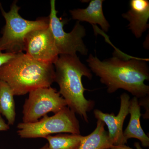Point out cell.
Instances as JSON below:
<instances>
[{"instance_id":"obj_11","label":"cell","mask_w":149,"mask_h":149,"mask_svg":"<svg viewBox=\"0 0 149 149\" xmlns=\"http://www.w3.org/2000/svg\"><path fill=\"white\" fill-rule=\"evenodd\" d=\"M104 1L103 0H92L86 8L70 10L72 18L78 21L89 22L95 26L99 24L104 31L108 32L110 25L103 11Z\"/></svg>"},{"instance_id":"obj_8","label":"cell","mask_w":149,"mask_h":149,"mask_svg":"<svg viewBox=\"0 0 149 149\" xmlns=\"http://www.w3.org/2000/svg\"><path fill=\"white\" fill-rule=\"evenodd\" d=\"M26 55L42 63L54 64L59 54L49 26L29 32L24 38Z\"/></svg>"},{"instance_id":"obj_9","label":"cell","mask_w":149,"mask_h":149,"mask_svg":"<svg viewBox=\"0 0 149 149\" xmlns=\"http://www.w3.org/2000/svg\"><path fill=\"white\" fill-rule=\"evenodd\" d=\"M130 97L126 93L120 96V107L119 112L116 116L113 113H105L96 109L94 114L97 120H101L108 129V136L113 146L125 145L128 141L123 136V125L125 118L129 114Z\"/></svg>"},{"instance_id":"obj_6","label":"cell","mask_w":149,"mask_h":149,"mask_svg":"<svg viewBox=\"0 0 149 149\" xmlns=\"http://www.w3.org/2000/svg\"><path fill=\"white\" fill-rule=\"evenodd\" d=\"M50 13L49 15V27L53 36L56 47L59 55L76 56L77 52L87 55L88 49L83 38L86 35L85 27L77 21L69 33L65 31V20H62L57 16L55 0L50 1Z\"/></svg>"},{"instance_id":"obj_10","label":"cell","mask_w":149,"mask_h":149,"mask_svg":"<svg viewBox=\"0 0 149 149\" xmlns=\"http://www.w3.org/2000/svg\"><path fill=\"white\" fill-rule=\"evenodd\" d=\"M130 6V10L122 16L129 22V29L136 38H139L149 28V2L148 0H131Z\"/></svg>"},{"instance_id":"obj_15","label":"cell","mask_w":149,"mask_h":149,"mask_svg":"<svg viewBox=\"0 0 149 149\" xmlns=\"http://www.w3.org/2000/svg\"><path fill=\"white\" fill-rule=\"evenodd\" d=\"M85 138L80 134H59L45 138L49 149H78Z\"/></svg>"},{"instance_id":"obj_3","label":"cell","mask_w":149,"mask_h":149,"mask_svg":"<svg viewBox=\"0 0 149 149\" xmlns=\"http://www.w3.org/2000/svg\"><path fill=\"white\" fill-rule=\"evenodd\" d=\"M0 80L9 85L14 96L23 95L37 88L51 87L54 82V67L19 53L0 67Z\"/></svg>"},{"instance_id":"obj_19","label":"cell","mask_w":149,"mask_h":149,"mask_svg":"<svg viewBox=\"0 0 149 149\" xmlns=\"http://www.w3.org/2000/svg\"><path fill=\"white\" fill-rule=\"evenodd\" d=\"M10 126L3 119L0 113V131H6L9 129Z\"/></svg>"},{"instance_id":"obj_7","label":"cell","mask_w":149,"mask_h":149,"mask_svg":"<svg viewBox=\"0 0 149 149\" xmlns=\"http://www.w3.org/2000/svg\"><path fill=\"white\" fill-rule=\"evenodd\" d=\"M29 93L22 110L24 123L36 122L49 113L55 114L67 106L59 93L51 87L37 88Z\"/></svg>"},{"instance_id":"obj_16","label":"cell","mask_w":149,"mask_h":149,"mask_svg":"<svg viewBox=\"0 0 149 149\" xmlns=\"http://www.w3.org/2000/svg\"><path fill=\"white\" fill-rule=\"evenodd\" d=\"M140 99V100H139V105L140 106L144 107V108L146 109V112L144 114V118L148 119L149 118V95L146 96Z\"/></svg>"},{"instance_id":"obj_14","label":"cell","mask_w":149,"mask_h":149,"mask_svg":"<svg viewBox=\"0 0 149 149\" xmlns=\"http://www.w3.org/2000/svg\"><path fill=\"white\" fill-rule=\"evenodd\" d=\"M12 90L6 82L0 80V113L6 117L9 125L15 122V102Z\"/></svg>"},{"instance_id":"obj_20","label":"cell","mask_w":149,"mask_h":149,"mask_svg":"<svg viewBox=\"0 0 149 149\" xmlns=\"http://www.w3.org/2000/svg\"><path fill=\"white\" fill-rule=\"evenodd\" d=\"M49 149V146H48V144H46L45 146H44L42 148H40V149Z\"/></svg>"},{"instance_id":"obj_12","label":"cell","mask_w":149,"mask_h":149,"mask_svg":"<svg viewBox=\"0 0 149 149\" xmlns=\"http://www.w3.org/2000/svg\"><path fill=\"white\" fill-rule=\"evenodd\" d=\"M130 119L125 130L123 136L126 140L131 139H138L141 141L143 146H149V138L145 133L141 124V106L139 105V99L134 97L130 100L129 107Z\"/></svg>"},{"instance_id":"obj_1","label":"cell","mask_w":149,"mask_h":149,"mask_svg":"<svg viewBox=\"0 0 149 149\" xmlns=\"http://www.w3.org/2000/svg\"><path fill=\"white\" fill-rule=\"evenodd\" d=\"M117 52L118 55L103 61L90 54L87 60L88 65L106 86L109 93L123 89L138 99L149 95V86L145 83L149 79L148 59L127 58L129 56Z\"/></svg>"},{"instance_id":"obj_4","label":"cell","mask_w":149,"mask_h":149,"mask_svg":"<svg viewBox=\"0 0 149 149\" xmlns=\"http://www.w3.org/2000/svg\"><path fill=\"white\" fill-rule=\"evenodd\" d=\"M20 7L15 1L8 12L4 10L0 2V10L5 19L0 37V49L6 53L18 54L24 50V38L29 32L35 29H43L49 25V17L38 18L35 21L27 20L19 13Z\"/></svg>"},{"instance_id":"obj_2","label":"cell","mask_w":149,"mask_h":149,"mask_svg":"<svg viewBox=\"0 0 149 149\" xmlns=\"http://www.w3.org/2000/svg\"><path fill=\"white\" fill-rule=\"evenodd\" d=\"M54 65V82L59 85V93L68 107L88 123V113L93 109L95 103L85 98L84 93L87 90L83 86L82 78L85 76L91 80L93 75L91 70L81 62L77 55H59Z\"/></svg>"},{"instance_id":"obj_5","label":"cell","mask_w":149,"mask_h":149,"mask_svg":"<svg viewBox=\"0 0 149 149\" xmlns=\"http://www.w3.org/2000/svg\"><path fill=\"white\" fill-rule=\"evenodd\" d=\"M17 133L23 139L45 138L54 133L80 134L79 121L75 113L68 107L52 116L47 115L34 123H19Z\"/></svg>"},{"instance_id":"obj_18","label":"cell","mask_w":149,"mask_h":149,"mask_svg":"<svg viewBox=\"0 0 149 149\" xmlns=\"http://www.w3.org/2000/svg\"><path fill=\"white\" fill-rule=\"evenodd\" d=\"M134 146L136 149H143L141 147L140 143L139 142H136L134 143ZM110 149H133L130 147L126 146L125 145H120L118 146H112Z\"/></svg>"},{"instance_id":"obj_13","label":"cell","mask_w":149,"mask_h":149,"mask_svg":"<svg viewBox=\"0 0 149 149\" xmlns=\"http://www.w3.org/2000/svg\"><path fill=\"white\" fill-rule=\"evenodd\" d=\"M102 121L97 120L95 129L91 134L85 136L78 149H104L110 148L113 146L105 129Z\"/></svg>"},{"instance_id":"obj_17","label":"cell","mask_w":149,"mask_h":149,"mask_svg":"<svg viewBox=\"0 0 149 149\" xmlns=\"http://www.w3.org/2000/svg\"><path fill=\"white\" fill-rule=\"evenodd\" d=\"M17 54L3 52L0 49V67L13 58Z\"/></svg>"},{"instance_id":"obj_21","label":"cell","mask_w":149,"mask_h":149,"mask_svg":"<svg viewBox=\"0 0 149 149\" xmlns=\"http://www.w3.org/2000/svg\"><path fill=\"white\" fill-rule=\"evenodd\" d=\"M110 149V148H106V149Z\"/></svg>"}]
</instances>
